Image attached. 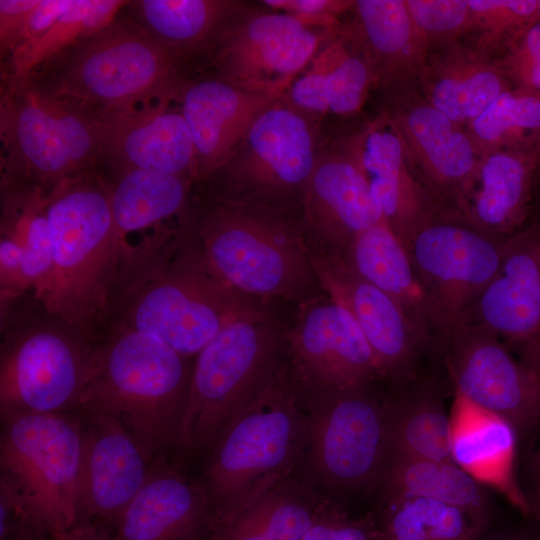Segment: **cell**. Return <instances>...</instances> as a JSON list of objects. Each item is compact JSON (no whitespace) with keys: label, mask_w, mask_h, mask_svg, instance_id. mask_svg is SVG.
<instances>
[{"label":"cell","mask_w":540,"mask_h":540,"mask_svg":"<svg viewBox=\"0 0 540 540\" xmlns=\"http://www.w3.org/2000/svg\"><path fill=\"white\" fill-rule=\"evenodd\" d=\"M53 262L35 295L50 315L99 338L119 292L121 255L107 178L98 169L56 187L47 201Z\"/></svg>","instance_id":"6da1fadb"},{"label":"cell","mask_w":540,"mask_h":540,"mask_svg":"<svg viewBox=\"0 0 540 540\" xmlns=\"http://www.w3.org/2000/svg\"><path fill=\"white\" fill-rule=\"evenodd\" d=\"M193 362L152 335L109 327L72 412L117 421L161 462L165 452L180 448Z\"/></svg>","instance_id":"7a4b0ae2"},{"label":"cell","mask_w":540,"mask_h":540,"mask_svg":"<svg viewBox=\"0 0 540 540\" xmlns=\"http://www.w3.org/2000/svg\"><path fill=\"white\" fill-rule=\"evenodd\" d=\"M191 218L213 268L242 293L296 305L323 293L300 212L214 198L194 187Z\"/></svg>","instance_id":"3957f363"},{"label":"cell","mask_w":540,"mask_h":540,"mask_svg":"<svg viewBox=\"0 0 540 540\" xmlns=\"http://www.w3.org/2000/svg\"><path fill=\"white\" fill-rule=\"evenodd\" d=\"M271 309L268 301L242 293L219 275L190 216L172 252L119 299L106 329L124 327L152 335L194 359L233 322Z\"/></svg>","instance_id":"277c9868"},{"label":"cell","mask_w":540,"mask_h":540,"mask_svg":"<svg viewBox=\"0 0 540 540\" xmlns=\"http://www.w3.org/2000/svg\"><path fill=\"white\" fill-rule=\"evenodd\" d=\"M304 404L285 354L209 450L204 485L213 522L236 516L279 484L306 446Z\"/></svg>","instance_id":"5b68a950"},{"label":"cell","mask_w":540,"mask_h":540,"mask_svg":"<svg viewBox=\"0 0 540 540\" xmlns=\"http://www.w3.org/2000/svg\"><path fill=\"white\" fill-rule=\"evenodd\" d=\"M38 69L40 76L29 77L39 85L104 117L178 100L184 66L133 20L116 17Z\"/></svg>","instance_id":"8992f818"},{"label":"cell","mask_w":540,"mask_h":540,"mask_svg":"<svg viewBox=\"0 0 540 540\" xmlns=\"http://www.w3.org/2000/svg\"><path fill=\"white\" fill-rule=\"evenodd\" d=\"M1 188L60 184L100 164L102 121L33 78L5 77L0 101Z\"/></svg>","instance_id":"52a82bcc"},{"label":"cell","mask_w":540,"mask_h":540,"mask_svg":"<svg viewBox=\"0 0 540 540\" xmlns=\"http://www.w3.org/2000/svg\"><path fill=\"white\" fill-rule=\"evenodd\" d=\"M0 488L54 539L78 522L83 422L76 412L1 415Z\"/></svg>","instance_id":"ba28073f"},{"label":"cell","mask_w":540,"mask_h":540,"mask_svg":"<svg viewBox=\"0 0 540 540\" xmlns=\"http://www.w3.org/2000/svg\"><path fill=\"white\" fill-rule=\"evenodd\" d=\"M323 121L282 96L256 119L224 164L195 187L214 198L300 212L326 139Z\"/></svg>","instance_id":"9c48e42d"},{"label":"cell","mask_w":540,"mask_h":540,"mask_svg":"<svg viewBox=\"0 0 540 540\" xmlns=\"http://www.w3.org/2000/svg\"><path fill=\"white\" fill-rule=\"evenodd\" d=\"M1 415L72 412L95 362L99 338L35 301L1 326Z\"/></svg>","instance_id":"30bf717a"},{"label":"cell","mask_w":540,"mask_h":540,"mask_svg":"<svg viewBox=\"0 0 540 540\" xmlns=\"http://www.w3.org/2000/svg\"><path fill=\"white\" fill-rule=\"evenodd\" d=\"M286 327L273 310L227 326L194 358L180 448L210 450L285 357Z\"/></svg>","instance_id":"8fae6325"},{"label":"cell","mask_w":540,"mask_h":540,"mask_svg":"<svg viewBox=\"0 0 540 540\" xmlns=\"http://www.w3.org/2000/svg\"><path fill=\"white\" fill-rule=\"evenodd\" d=\"M334 32L255 5L230 23L191 63L198 72L195 76L215 77L249 90L283 95Z\"/></svg>","instance_id":"7c38bea8"},{"label":"cell","mask_w":540,"mask_h":540,"mask_svg":"<svg viewBox=\"0 0 540 540\" xmlns=\"http://www.w3.org/2000/svg\"><path fill=\"white\" fill-rule=\"evenodd\" d=\"M505 239L465 219L435 218L422 226L407 249L424 290L431 325L449 337L458 329L495 276Z\"/></svg>","instance_id":"4fadbf2b"},{"label":"cell","mask_w":540,"mask_h":540,"mask_svg":"<svg viewBox=\"0 0 540 540\" xmlns=\"http://www.w3.org/2000/svg\"><path fill=\"white\" fill-rule=\"evenodd\" d=\"M109 170L105 176L125 287L155 269L176 246L187 226L195 183L154 170Z\"/></svg>","instance_id":"5bb4252c"},{"label":"cell","mask_w":540,"mask_h":540,"mask_svg":"<svg viewBox=\"0 0 540 540\" xmlns=\"http://www.w3.org/2000/svg\"><path fill=\"white\" fill-rule=\"evenodd\" d=\"M304 402L309 409V463L323 482L351 488L381 477L387 454V411L367 386Z\"/></svg>","instance_id":"9a60e30c"},{"label":"cell","mask_w":540,"mask_h":540,"mask_svg":"<svg viewBox=\"0 0 540 540\" xmlns=\"http://www.w3.org/2000/svg\"><path fill=\"white\" fill-rule=\"evenodd\" d=\"M285 353L303 399L367 386L382 377L352 315L324 292L297 305Z\"/></svg>","instance_id":"2e32d148"},{"label":"cell","mask_w":540,"mask_h":540,"mask_svg":"<svg viewBox=\"0 0 540 540\" xmlns=\"http://www.w3.org/2000/svg\"><path fill=\"white\" fill-rule=\"evenodd\" d=\"M451 336L455 392L503 417L518 434L535 431L540 426V374L515 359L492 333L461 327Z\"/></svg>","instance_id":"e0dca14e"},{"label":"cell","mask_w":540,"mask_h":540,"mask_svg":"<svg viewBox=\"0 0 540 540\" xmlns=\"http://www.w3.org/2000/svg\"><path fill=\"white\" fill-rule=\"evenodd\" d=\"M300 213L310 252L341 258L361 232L385 221L340 136L326 137Z\"/></svg>","instance_id":"ac0fdd59"},{"label":"cell","mask_w":540,"mask_h":540,"mask_svg":"<svg viewBox=\"0 0 540 540\" xmlns=\"http://www.w3.org/2000/svg\"><path fill=\"white\" fill-rule=\"evenodd\" d=\"M340 137L385 222L408 249L413 236L434 215L431 195L410 162L394 119L383 109L357 130Z\"/></svg>","instance_id":"d6986e66"},{"label":"cell","mask_w":540,"mask_h":540,"mask_svg":"<svg viewBox=\"0 0 540 540\" xmlns=\"http://www.w3.org/2000/svg\"><path fill=\"white\" fill-rule=\"evenodd\" d=\"M409 87L390 92L385 108L394 119L408 157L430 195L442 201H461L480 160L466 127L414 97Z\"/></svg>","instance_id":"ffe728a7"},{"label":"cell","mask_w":540,"mask_h":540,"mask_svg":"<svg viewBox=\"0 0 540 540\" xmlns=\"http://www.w3.org/2000/svg\"><path fill=\"white\" fill-rule=\"evenodd\" d=\"M79 414V413H78ZM83 422L78 521L114 527L158 463L117 421L79 414Z\"/></svg>","instance_id":"44dd1931"},{"label":"cell","mask_w":540,"mask_h":540,"mask_svg":"<svg viewBox=\"0 0 540 540\" xmlns=\"http://www.w3.org/2000/svg\"><path fill=\"white\" fill-rule=\"evenodd\" d=\"M310 254L322 291L352 315L375 355L381 376L398 379L406 375L424 336L404 310L343 258Z\"/></svg>","instance_id":"7402d4cb"},{"label":"cell","mask_w":540,"mask_h":540,"mask_svg":"<svg viewBox=\"0 0 540 540\" xmlns=\"http://www.w3.org/2000/svg\"><path fill=\"white\" fill-rule=\"evenodd\" d=\"M283 95L210 76L183 77L178 101L193 140L195 185L224 164L256 119Z\"/></svg>","instance_id":"603a6c76"},{"label":"cell","mask_w":540,"mask_h":540,"mask_svg":"<svg viewBox=\"0 0 540 540\" xmlns=\"http://www.w3.org/2000/svg\"><path fill=\"white\" fill-rule=\"evenodd\" d=\"M175 98L144 104L101 117L100 164L108 169L154 170L191 179L195 183V155L191 132Z\"/></svg>","instance_id":"cb8c5ba5"},{"label":"cell","mask_w":540,"mask_h":540,"mask_svg":"<svg viewBox=\"0 0 540 540\" xmlns=\"http://www.w3.org/2000/svg\"><path fill=\"white\" fill-rule=\"evenodd\" d=\"M461 327L481 329L518 344L540 337V225L506 238L497 273Z\"/></svg>","instance_id":"d4e9b609"},{"label":"cell","mask_w":540,"mask_h":540,"mask_svg":"<svg viewBox=\"0 0 540 540\" xmlns=\"http://www.w3.org/2000/svg\"><path fill=\"white\" fill-rule=\"evenodd\" d=\"M376 79L369 58L348 21L330 34L283 97L324 120L351 117L363 107Z\"/></svg>","instance_id":"484cf974"},{"label":"cell","mask_w":540,"mask_h":540,"mask_svg":"<svg viewBox=\"0 0 540 540\" xmlns=\"http://www.w3.org/2000/svg\"><path fill=\"white\" fill-rule=\"evenodd\" d=\"M452 461L482 486L490 487L525 517L531 502L516 476L518 432L503 417L455 392L449 414Z\"/></svg>","instance_id":"4316f807"},{"label":"cell","mask_w":540,"mask_h":540,"mask_svg":"<svg viewBox=\"0 0 540 540\" xmlns=\"http://www.w3.org/2000/svg\"><path fill=\"white\" fill-rule=\"evenodd\" d=\"M212 522L204 483L157 464L114 525L112 536L113 540H200Z\"/></svg>","instance_id":"83f0119b"},{"label":"cell","mask_w":540,"mask_h":540,"mask_svg":"<svg viewBox=\"0 0 540 540\" xmlns=\"http://www.w3.org/2000/svg\"><path fill=\"white\" fill-rule=\"evenodd\" d=\"M537 172V151L482 154L457 208L463 219L492 236H511L527 215Z\"/></svg>","instance_id":"f1b7e54d"},{"label":"cell","mask_w":540,"mask_h":540,"mask_svg":"<svg viewBox=\"0 0 540 540\" xmlns=\"http://www.w3.org/2000/svg\"><path fill=\"white\" fill-rule=\"evenodd\" d=\"M419 81L424 99L462 125L512 88L499 60L458 42L430 50Z\"/></svg>","instance_id":"f546056e"},{"label":"cell","mask_w":540,"mask_h":540,"mask_svg":"<svg viewBox=\"0 0 540 540\" xmlns=\"http://www.w3.org/2000/svg\"><path fill=\"white\" fill-rule=\"evenodd\" d=\"M348 21L371 63L376 87L394 92L419 79L429 48L406 0H356Z\"/></svg>","instance_id":"4dcf8cb0"},{"label":"cell","mask_w":540,"mask_h":540,"mask_svg":"<svg viewBox=\"0 0 540 540\" xmlns=\"http://www.w3.org/2000/svg\"><path fill=\"white\" fill-rule=\"evenodd\" d=\"M254 6L240 0H140L128 4L133 21L177 56L183 70Z\"/></svg>","instance_id":"1f68e13d"},{"label":"cell","mask_w":540,"mask_h":540,"mask_svg":"<svg viewBox=\"0 0 540 540\" xmlns=\"http://www.w3.org/2000/svg\"><path fill=\"white\" fill-rule=\"evenodd\" d=\"M343 259L363 279L392 297L425 336L431 322L424 290L407 249L385 221L361 232Z\"/></svg>","instance_id":"d6a6232c"},{"label":"cell","mask_w":540,"mask_h":540,"mask_svg":"<svg viewBox=\"0 0 540 540\" xmlns=\"http://www.w3.org/2000/svg\"><path fill=\"white\" fill-rule=\"evenodd\" d=\"M381 477L387 499L424 497L462 508L485 523L487 502L479 483L452 461L392 457Z\"/></svg>","instance_id":"836d02e7"},{"label":"cell","mask_w":540,"mask_h":540,"mask_svg":"<svg viewBox=\"0 0 540 540\" xmlns=\"http://www.w3.org/2000/svg\"><path fill=\"white\" fill-rule=\"evenodd\" d=\"M47 201L48 195L38 189L1 188L0 236L9 237L22 247V284L24 292L32 298L52 269Z\"/></svg>","instance_id":"e575fe53"},{"label":"cell","mask_w":540,"mask_h":540,"mask_svg":"<svg viewBox=\"0 0 540 540\" xmlns=\"http://www.w3.org/2000/svg\"><path fill=\"white\" fill-rule=\"evenodd\" d=\"M130 1L71 0L69 7L37 37L9 54V78L29 77L71 46L108 26Z\"/></svg>","instance_id":"d590c367"},{"label":"cell","mask_w":540,"mask_h":540,"mask_svg":"<svg viewBox=\"0 0 540 540\" xmlns=\"http://www.w3.org/2000/svg\"><path fill=\"white\" fill-rule=\"evenodd\" d=\"M483 525L457 506L400 496L387 499L380 528L384 540H477Z\"/></svg>","instance_id":"8d00e7d4"},{"label":"cell","mask_w":540,"mask_h":540,"mask_svg":"<svg viewBox=\"0 0 540 540\" xmlns=\"http://www.w3.org/2000/svg\"><path fill=\"white\" fill-rule=\"evenodd\" d=\"M465 127L480 155L497 150L537 151L540 94L510 88Z\"/></svg>","instance_id":"74e56055"},{"label":"cell","mask_w":540,"mask_h":540,"mask_svg":"<svg viewBox=\"0 0 540 540\" xmlns=\"http://www.w3.org/2000/svg\"><path fill=\"white\" fill-rule=\"evenodd\" d=\"M386 411V459L452 461L450 419L440 400L420 396L401 405L386 406Z\"/></svg>","instance_id":"f35d334b"},{"label":"cell","mask_w":540,"mask_h":540,"mask_svg":"<svg viewBox=\"0 0 540 540\" xmlns=\"http://www.w3.org/2000/svg\"><path fill=\"white\" fill-rule=\"evenodd\" d=\"M475 35L473 48L495 59L537 20L538 0H469Z\"/></svg>","instance_id":"ab89813d"},{"label":"cell","mask_w":540,"mask_h":540,"mask_svg":"<svg viewBox=\"0 0 540 540\" xmlns=\"http://www.w3.org/2000/svg\"><path fill=\"white\" fill-rule=\"evenodd\" d=\"M316 509L277 484L239 514L223 521H239L279 540H301L313 523Z\"/></svg>","instance_id":"60d3db41"},{"label":"cell","mask_w":540,"mask_h":540,"mask_svg":"<svg viewBox=\"0 0 540 540\" xmlns=\"http://www.w3.org/2000/svg\"><path fill=\"white\" fill-rule=\"evenodd\" d=\"M414 24L429 51L457 42L471 30L469 0H406Z\"/></svg>","instance_id":"b9f144b4"},{"label":"cell","mask_w":540,"mask_h":540,"mask_svg":"<svg viewBox=\"0 0 540 540\" xmlns=\"http://www.w3.org/2000/svg\"><path fill=\"white\" fill-rule=\"evenodd\" d=\"M499 62L516 88L540 94V19L507 49Z\"/></svg>","instance_id":"7bdbcfd3"},{"label":"cell","mask_w":540,"mask_h":540,"mask_svg":"<svg viewBox=\"0 0 540 540\" xmlns=\"http://www.w3.org/2000/svg\"><path fill=\"white\" fill-rule=\"evenodd\" d=\"M301 540H384L373 519L351 518L333 508L317 507L313 523Z\"/></svg>","instance_id":"ee69618b"},{"label":"cell","mask_w":540,"mask_h":540,"mask_svg":"<svg viewBox=\"0 0 540 540\" xmlns=\"http://www.w3.org/2000/svg\"><path fill=\"white\" fill-rule=\"evenodd\" d=\"M260 3L272 10L290 14L307 26L327 31H337L345 23L342 17L350 13L354 1L263 0Z\"/></svg>","instance_id":"f6af8a7d"},{"label":"cell","mask_w":540,"mask_h":540,"mask_svg":"<svg viewBox=\"0 0 540 540\" xmlns=\"http://www.w3.org/2000/svg\"><path fill=\"white\" fill-rule=\"evenodd\" d=\"M38 0H0L1 54H10L16 47L30 13Z\"/></svg>","instance_id":"bcb514c9"},{"label":"cell","mask_w":540,"mask_h":540,"mask_svg":"<svg viewBox=\"0 0 540 540\" xmlns=\"http://www.w3.org/2000/svg\"><path fill=\"white\" fill-rule=\"evenodd\" d=\"M208 540H279L236 520L214 522Z\"/></svg>","instance_id":"7dc6e473"},{"label":"cell","mask_w":540,"mask_h":540,"mask_svg":"<svg viewBox=\"0 0 540 540\" xmlns=\"http://www.w3.org/2000/svg\"><path fill=\"white\" fill-rule=\"evenodd\" d=\"M55 540H113V536L104 523L80 520Z\"/></svg>","instance_id":"c3c4849f"},{"label":"cell","mask_w":540,"mask_h":540,"mask_svg":"<svg viewBox=\"0 0 540 540\" xmlns=\"http://www.w3.org/2000/svg\"><path fill=\"white\" fill-rule=\"evenodd\" d=\"M4 540H55L46 532L28 524L19 525L6 539Z\"/></svg>","instance_id":"681fc988"},{"label":"cell","mask_w":540,"mask_h":540,"mask_svg":"<svg viewBox=\"0 0 540 540\" xmlns=\"http://www.w3.org/2000/svg\"><path fill=\"white\" fill-rule=\"evenodd\" d=\"M523 351V360L540 374V337L520 344Z\"/></svg>","instance_id":"f907efd6"},{"label":"cell","mask_w":540,"mask_h":540,"mask_svg":"<svg viewBox=\"0 0 540 540\" xmlns=\"http://www.w3.org/2000/svg\"><path fill=\"white\" fill-rule=\"evenodd\" d=\"M530 474L539 494L540 493V448L534 454L530 462Z\"/></svg>","instance_id":"816d5d0a"},{"label":"cell","mask_w":540,"mask_h":540,"mask_svg":"<svg viewBox=\"0 0 540 540\" xmlns=\"http://www.w3.org/2000/svg\"><path fill=\"white\" fill-rule=\"evenodd\" d=\"M477 540H540V532L538 534L532 533H518L508 536H500L496 538H486Z\"/></svg>","instance_id":"f5cc1de1"},{"label":"cell","mask_w":540,"mask_h":540,"mask_svg":"<svg viewBox=\"0 0 540 540\" xmlns=\"http://www.w3.org/2000/svg\"><path fill=\"white\" fill-rule=\"evenodd\" d=\"M535 501L531 502V516H534L536 522L538 523V526L540 528V493L538 494Z\"/></svg>","instance_id":"db71d44e"},{"label":"cell","mask_w":540,"mask_h":540,"mask_svg":"<svg viewBox=\"0 0 540 540\" xmlns=\"http://www.w3.org/2000/svg\"><path fill=\"white\" fill-rule=\"evenodd\" d=\"M540 171V143L537 147V172Z\"/></svg>","instance_id":"11a10c76"},{"label":"cell","mask_w":540,"mask_h":540,"mask_svg":"<svg viewBox=\"0 0 540 540\" xmlns=\"http://www.w3.org/2000/svg\"><path fill=\"white\" fill-rule=\"evenodd\" d=\"M538 9H539V13H540V0H538Z\"/></svg>","instance_id":"9f6ffc18"}]
</instances>
